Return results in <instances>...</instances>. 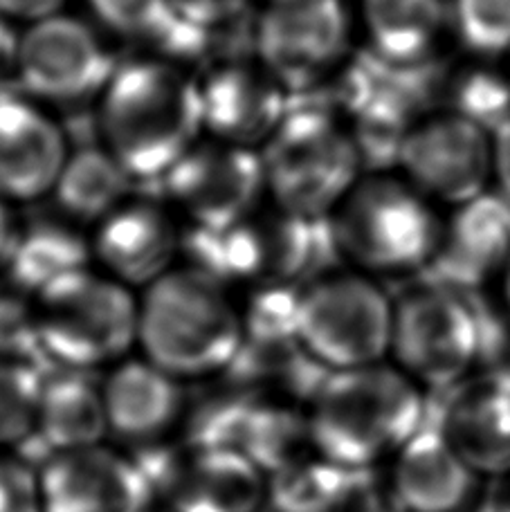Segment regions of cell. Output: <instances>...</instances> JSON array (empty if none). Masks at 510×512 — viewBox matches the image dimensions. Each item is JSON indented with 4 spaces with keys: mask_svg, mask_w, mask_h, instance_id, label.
I'll return each instance as SVG.
<instances>
[{
    "mask_svg": "<svg viewBox=\"0 0 510 512\" xmlns=\"http://www.w3.org/2000/svg\"><path fill=\"white\" fill-rule=\"evenodd\" d=\"M510 259V200L495 189L452 209L436 265L448 286L468 288L497 279Z\"/></svg>",
    "mask_w": 510,
    "mask_h": 512,
    "instance_id": "7402d4cb",
    "label": "cell"
},
{
    "mask_svg": "<svg viewBox=\"0 0 510 512\" xmlns=\"http://www.w3.org/2000/svg\"><path fill=\"white\" fill-rule=\"evenodd\" d=\"M423 387L394 362L333 371L313 393L315 450L346 470L382 465L421 432Z\"/></svg>",
    "mask_w": 510,
    "mask_h": 512,
    "instance_id": "3957f363",
    "label": "cell"
},
{
    "mask_svg": "<svg viewBox=\"0 0 510 512\" xmlns=\"http://www.w3.org/2000/svg\"><path fill=\"white\" fill-rule=\"evenodd\" d=\"M102 398L108 432L131 443L162 438L185 411L180 380L147 358H126L111 367Z\"/></svg>",
    "mask_w": 510,
    "mask_h": 512,
    "instance_id": "44dd1931",
    "label": "cell"
},
{
    "mask_svg": "<svg viewBox=\"0 0 510 512\" xmlns=\"http://www.w3.org/2000/svg\"><path fill=\"white\" fill-rule=\"evenodd\" d=\"M243 452L266 477L284 472L317 454L311 418L295 402L263 398L257 393L245 420L239 443Z\"/></svg>",
    "mask_w": 510,
    "mask_h": 512,
    "instance_id": "484cf974",
    "label": "cell"
},
{
    "mask_svg": "<svg viewBox=\"0 0 510 512\" xmlns=\"http://www.w3.org/2000/svg\"><path fill=\"white\" fill-rule=\"evenodd\" d=\"M351 470L320 454L268 479V501L277 512H342Z\"/></svg>",
    "mask_w": 510,
    "mask_h": 512,
    "instance_id": "83f0119b",
    "label": "cell"
},
{
    "mask_svg": "<svg viewBox=\"0 0 510 512\" xmlns=\"http://www.w3.org/2000/svg\"><path fill=\"white\" fill-rule=\"evenodd\" d=\"M162 486L173 512H259L268 499V477L239 450L189 447Z\"/></svg>",
    "mask_w": 510,
    "mask_h": 512,
    "instance_id": "d6986e66",
    "label": "cell"
},
{
    "mask_svg": "<svg viewBox=\"0 0 510 512\" xmlns=\"http://www.w3.org/2000/svg\"><path fill=\"white\" fill-rule=\"evenodd\" d=\"M205 137L261 151L290 111L288 90L259 61L227 59L198 77Z\"/></svg>",
    "mask_w": 510,
    "mask_h": 512,
    "instance_id": "e0dca14e",
    "label": "cell"
},
{
    "mask_svg": "<svg viewBox=\"0 0 510 512\" xmlns=\"http://www.w3.org/2000/svg\"><path fill=\"white\" fill-rule=\"evenodd\" d=\"M0 512H41L39 474L5 454H0Z\"/></svg>",
    "mask_w": 510,
    "mask_h": 512,
    "instance_id": "e575fe53",
    "label": "cell"
},
{
    "mask_svg": "<svg viewBox=\"0 0 510 512\" xmlns=\"http://www.w3.org/2000/svg\"><path fill=\"white\" fill-rule=\"evenodd\" d=\"M481 353L484 326L459 288L423 283L396 299L389 358L423 389L459 387Z\"/></svg>",
    "mask_w": 510,
    "mask_h": 512,
    "instance_id": "ba28073f",
    "label": "cell"
},
{
    "mask_svg": "<svg viewBox=\"0 0 510 512\" xmlns=\"http://www.w3.org/2000/svg\"><path fill=\"white\" fill-rule=\"evenodd\" d=\"M117 66L104 32L63 12L23 27L14 79L43 106H75L102 97Z\"/></svg>",
    "mask_w": 510,
    "mask_h": 512,
    "instance_id": "8fae6325",
    "label": "cell"
},
{
    "mask_svg": "<svg viewBox=\"0 0 510 512\" xmlns=\"http://www.w3.org/2000/svg\"><path fill=\"white\" fill-rule=\"evenodd\" d=\"M263 3H270V0H263Z\"/></svg>",
    "mask_w": 510,
    "mask_h": 512,
    "instance_id": "7bdbcfd3",
    "label": "cell"
},
{
    "mask_svg": "<svg viewBox=\"0 0 510 512\" xmlns=\"http://www.w3.org/2000/svg\"><path fill=\"white\" fill-rule=\"evenodd\" d=\"M333 248L369 277H400L436 261L445 221L439 205L400 173L373 171L355 182L329 218Z\"/></svg>",
    "mask_w": 510,
    "mask_h": 512,
    "instance_id": "277c9868",
    "label": "cell"
},
{
    "mask_svg": "<svg viewBox=\"0 0 510 512\" xmlns=\"http://www.w3.org/2000/svg\"><path fill=\"white\" fill-rule=\"evenodd\" d=\"M21 34L23 25H18L14 18H9L3 9H0V72H12L14 75Z\"/></svg>",
    "mask_w": 510,
    "mask_h": 512,
    "instance_id": "f35d334b",
    "label": "cell"
},
{
    "mask_svg": "<svg viewBox=\"0 0 510 512\" xmlns=\"http://www.w3.org/2000/svg\"><path fill=\"white\" fill-rule=\"evenodd\" d=\"M63 126L48 106L18 93H0V200L27 205L52 198L70 158Z\"/></svg>",
    "mask_w": 510,
    "mask_h": 512,
    "instance_id": "2e32d148",
    "label": "cell"
},
{
    "mask_svg": "<svg viewBox=\"0 0 510 512\" xmlns=\"http://www.w3.org/2000/svg\"><path fill=\"white\" fill-rule=\"evenodd\" d=\"M394 308L396 301L369 274L353 268L322 274L302 288L297 342L331 373L387 362Z\"/></svg>",
    "mask_w": 510,
    "mask_h": 512,
    "instance_id": "52a82bcc",
    "label": "cell"
},
{
    "mask_svg": "<svg viewBox=\"0 0 510 512\" xmlns=\"http://www.w3.org/2000/svg\"><path fill=\"white\" fill-rule=\"evenodd\" d=\"M353 12L369 57L394 70L425 68L450 32L443 0H355Z\"/></svg>",
    "mask_w": 510,
    "mask_h": 512,
    "instance_id": "ffe728a7",
    "label": "cell"
},
{
    "mask_svg": "<svg viewBox=\"0 0 510 512\" xmlns=\"http://www.w3.org/2000/svg\"><path fill=\"white\" fill-rule=\"evenodd\" d=\"M407 512H463L481 477L436 432H418L389 465Z\"/></svg>",
    "mask_w": 510,
    "mask_h": 512,
    "instance_id": "603a6c76",
    "label": "cell"
},
{
    "mask_svg": "<svg viewBox=\"0 0 510 512\" xmlns=\"http://www.w3.org/2000/svg\"><path fill=\"white\" fill-rule=\"evenodd\" d=\"M450 32L481 61L510 54V0H452Z\"/></svg>",
    "mask_w": 510,
    "mask_h": 512,
    "instance_id": "f546056e",
    "label": "cell"
},
{
    "mask_svg": "<svg viewBox=\"0 0 510 512\" xmlns=\"http://www.w3.org/2000/svg\"><path fill=\"white\" fill-rule=\"evenodd\" d=\"M43 384L30 362L0 360V447L21 443L36 432Z\"/></svg>",
    "mask_w": 510,
    "mask_h": 512,
    "instance_id": "4dcf8cb0",
    "label": "cell"
},
{
    "mask_svg": "<svg viewBox=\"0 0 510 512\" xmlns=\"http://www.w3.org/2000/svg\"><path fill=\"white\" fill-rule=\"evenodd\" d=\"M41 349L68 369L115 367L138 346L140 295L90 268L34 299Z\"/></svg>",
    "mask_w": 510,
    "mask_h": 512,
    "instance_id": "8992f818",
    "label": "cell"
},
{
    "mask_svg": "<svg viewBox=\"0 0 510 512\" xmlns=\"http://www.w3.org/2000/svg\"><path fill=\"white\" fill-rule=\"evenodd\" d=\"M90 268H95L90 236L59 216L16 227L3 270L9 288L36 299L59 281Z\"/></svg>",
    "mask_w": 510,
    "mask_h": 512,
    "instance_id": "cb8c5ba5",
    "label": "cell"
},
{
    "mask_svg": "<svg viewBox=\"0 0 510 512\" xmlns=\"http://www.w3.org/2000/svg\"><path fill=\"white\" fill-rule=\"evenodd\" d=\"M268 200L306 221H329L364 173L349 122L326 108H290L261 149Z\"/></svg>",
    "mask_w": 510,
    "mask_h": 512,
    "instance_id": "5b68a950",
    "label": "cell"
},
{
    "mask_svg": "<svg viewBox=\"0 0 510 512\" xmlns=\"http://www.w3.org/2000/svg\"><path fill=\"white\" fill-rule=\"evenodd\" d=\"M167 205L194 230H221L268 203L261 151L203 137L165 178Z\"/></svg>",
    "mask_w": 510,
    "mask_h": 512,
    "instance_id": "7c38bea8",
    "label": "cell"
},
{
    "mask_svg": "<svg viewBox=\"0 0 510 512\" xmlns=\"http://www.w3.org/2000/svg\"><path fill=\"white\" fill-rule=\"evenodd\" d=\"M70 0H0V9L18 25H32L43 18L63 14Z\"/></svg>",
    "mask_w": 510,
    "mask_h": 512,
    "instance_id": "8d00e7d4",
    "label": "cell"
},
{
    "mask_svg": "<svg viewBox=\"0 0 510 512\" xmlns=\"http://www.w3.org/2000/svg\"><path fill=\"white\" fill-rule=\"evenodd\" d=\"M36 432L57 452L88 450V447L102 445L104 436L111 434L102 387H95L77 376L45 382Z\"/></svg>",
    "mask_w": 510,
    "mask_h": 512,
    "instance_id": "4316f807",
    "label": "cell"
},
{
    "mask_svg": "<svg viewBox=\"0 0 510 512\" xmlns=\"http://www.w3.org/2000/svg\"><path fill=\"white\" fill-rule=\"evenodd\" d=\"M497 281H499V299H502V304H504L506 315L510 317V259L506 261L504 270L499 272Z\"/></svg>",
    "mask_w": 510,
    "mask_h": 512,
    "instance_id": "b9f144b4",
    "label": "cell"
},
{
    "mask_svg": "<svg viewBox=\"0 0 510 512\" xmlns=\"http://www.w3.org/2000/svg\"><path fill=\"white\" fill-rule=\"evenodd\" d=\"M355 36L346 0H270L254 25V50L288 93H306L349 66Z\"/></svg>",
    "mask_w": 510,
    "mask_h": 512,
    "instance_id": "9c48e42d",
    "label": "cell"
},
{
    "mask_svg": "<svg viewBox=\"0 0 510 512\" xmlns=\"http://www.w3.org/2000/svg\"><path fill=\"white\" fill-rule=\"evenodd\" d=\"M252 0H171L173 12L205 30H223L243 16Z\"/></svg>",
    "mask_w": 510,
    "mask_h": 512,
    "instance_id": "d590c367",
    "label": "cell"
},
{
    "mask_svg": "<svg viewBox=\"0 0 510 512\" xmlns=\"http://www.w3.org/2000/svg\"><path fill=\"white\" fill-rule=\"evenodd\" d=\"M490 512H510V474L506 479L499 481L497 495L493 499V506H490Z\"/></svg>",
    "mask_w": 510,
    "mask_h": 512,
    "instance_id": "60d3db41",
    "label": "cell"
},
{
    "mask_svg": "<svg viewBox=\"0 0 510 512\" xmlns=\"http://www.w3.org/2000/svg\"><path fill=\"white\" fill-rule=\"evenodd\" d=\"M14 234H16V225H14L12 212H9V205H5L3 200H0V270L5 268V261H7L9 248H12Z\"/></svg>",
    "mask_w": 510,
    "mask_h": 512,
    "instance_id": "ab89813d",
    "label": "cell"
},
{
    "mask_svg": "<svg viewBox=\"0 0 510 512\" xmlns=\"http://www.w3.org/2000/svg\"><path fill=\"white\" fill-rule=\"evenodd\" d=\"M342 512H407L391 479V470L382 465L351 470V486Z\"/></svg>",
    "mask_w": 510,
    "mask_h": 512,
    "instance_id": "836d02e7",
    "label": "cell"
},
{
    "mask_svg": "<svg viewBox=\"0 0 510 512\" xmlns=\"http://www.w3.org/2000/svg\"><path fill=\"white\" fill-rule=\"evenodd\" d=\"M36 351L43 353L34 299L14 288L0 290V360L30 362Z\"/></svg>",
    "mask_w": 510,
    "mask_h": 512,
    "instance_id": "d6a6232c",
    "label": "cell"
},
{
    "mask_svg": "<svg viewBox=\"0 0 510 512\" xmlns=\"http://www.w3.org/2000/svg\"><path fill=\"white\" fill-rule=\"evenodd\" d=\"M493 189L510 200V117L493 131Z\"/></svg>",
    "mask_w": 510,
    "mask_h": 512,
    "instance_id": "74e56055",
    "label": "cell"
},
{
    "mask_svg": "<svg viewBox=\"0 0 510 512\" xmlns=\"http://www.w3.org/2000/svg\"><path fill=\"white\" fill-rule=\"evenodd\" d=\"M41 512H151L156 488L111 447L57 452L43 465Z\"/></svg>",
    "mask_w": 510,
    "mask_h": 512,
    "instance_id": "9a60e30c",
    "label": "cell"
},
{
    "mask_svg": "<svg viewBox=\"0 0 510 512\" xmlns=\"http://www.w3.org/2000/svg\"><path fill=\"white\" fill-rule=\"evenodd\" d=\"M243 344V308L212 274L178 265L140 292L138 349L180 382L227 371Z\"/></svg>",
    "mask_w": 510,
    "mask_h": 512,
    "instance_id": "7a4b0ae2",
    "label": "cell"
},
{
    "mask_svg": "<svg viewBox=\"0 0 510 512\" xmlns=\"http://www.w3.org/2000/svg\"><path fill=\"white\" fill-rule=\"evenodd\" d=\"M448 102L450 111L493 133L510 117V75L479 59L448 79Z\"/></svg>",
    "mask_w": 510,
    "mask_h": 512,
    "instance_id": "f1b7e54d",
    "label": "cell"
},
{
    "mask_svg": "<svg viewBox=\"0 0 510 512\" xmlns=\"http://www.w3.org/2000/svg\"><path fill=\"white\" fill-rule=\"evenodd\" d=\"M133 176L104 144L72 151L52 191L59 214L79 227H95L131 198Z\"/></svg>",
    "mask_w": 510,
    "mask_h": 512,
    "instance_id": "d4e9b609",
    "label": "cell"
},
{
    "mask_svg": "<svg viewBox=\"0 0 510 512\" xmlns=\"http://www.w3.org/2000/svg\"><path fill=\"white\" fill-rule=\"evenodd\" d=\"M477 477L510 474V373L488 371L454 387L436 427Z\"/></svg>",
    "mask_w": 510,
    "mask_h": 512,
    "instance_id": "ac0fdd59",
    "label": "cell"
},
{
    "mask_svg": "<svg viewBox=\"0 0 510 512\" xmlns=\"http://www.w3.org/2000/svg\"><path fill=\"white\" fill-rule=\"evenodd\" d=\"M90 245L97 270L142 292L178 268L185 232L167 203L131 196L93 227Z\"/></svg>",
    "mask_w": 510,
    "mask_h": 512,
    "instance_id": "5bb4252c",
    "label": "cell"
},
{
    "mask_svg": "<svg viewBox=\"0 0 510 512\" xmlns=\"http://www.w3.org/2000/svg\"><path fill=\"white\" fill-rule=\"evenodd\" d=\"M398 173L434 205L457 209L493 189V133L459 113H425L398 151Z\"/></svg>",
    "mask_w": 510,
    "mask_h": 512,
    "instance_id": "4fadbf2b",
    "label": "cell"
},
{
    "mask_svg": "<svg viewBox=\"0 0 510 512\" xmlns=\"http://www.w3.org/2000/svg\"><path fill=\"white\" fill-rule=\"evenodd\" d=\"M93 23L124 41L156 45L173 18L171 0H86Z\"/></svg>",
    "mask_w": 510,
    "mask_h": 512,
    "instance_id": "1f68e13d",
    "label": "cell"
},
{
    "mask_svg": "<svg viewBox=\"0 0 510 512\" xmlns=\"http://www.w3.org/2000/svg\"><path fill=\"white\" fill-rule=\"evenodd\" d=\"M279 207H263L245 221L221 230H185V248L194 268L214 279L250 288L293 286L315 259V227Z\"/></svg>",
    "mask_w": 510,
    "mask_h": 512,
    "instance_id": "30bf717a",
    "label": "cell"
},
{
    "mask_svg": "<svg viewBox=\"0 0 510 512\" xmlns=\"http://www.w3.org/2000/svg\"><path fill=\"white\" fill-rule=\"evenodd\" d=\"M97 126L133 180H162L205 137L198 77L156 54L120 63L97 99Z\"/></svg>",
    "mask_w": 510,
    "mask_h": 512,
    "instance_id": "6da1fadb",
    "label": "cell"
}]
</instances>
